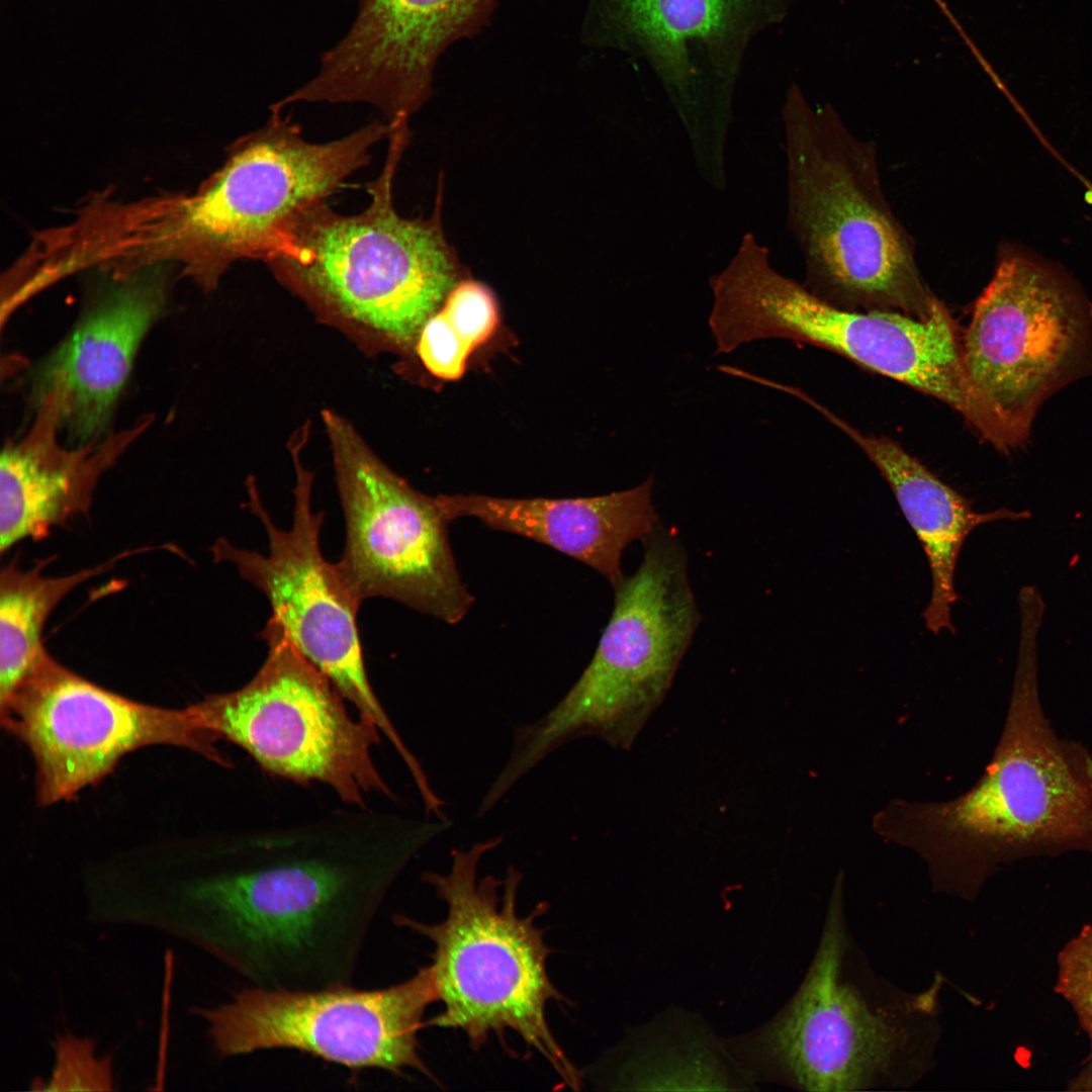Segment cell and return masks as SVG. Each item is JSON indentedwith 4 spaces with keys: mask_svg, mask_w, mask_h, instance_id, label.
Masks as SVG:
<instances>
[{
    "mask_svg": "<svg viewBox=\"0 0 1092 1092\" xmlns=\"http://www.w3.org/2000/svg\"><path fill=\"white\" fill-rule=\"evenodd\" d=\"M160 267L113 277V286L29 373V398L35 410L52 407L59 431L74 446L107 436L136 351L166 304L167 283Z\"/></svg>",
    "mask_w": 1092,
    "mask_h": 1092,
    "instance_id": "ac0fdd59",
    "label": "cell"
},
{
    "mask_svg": "<svg viewBox=\"0 0 1092 1092\" xmlns=\"http://www.w3.org/2000/svg\"><path fill=\"white\" fill-rule=\"evenodd\" d=\"M804 401L846 434L888 482L929 564L932 589L929 603L922 613L925 627L934 634L943 630L953 632L950 614L959 599L954 583L956 569L967 537L982 524L1002 519H1028L1030 514L1008 509L978 513L969 499L943 482L897 442L861 433L808 395Z\"/></svg>",
    "mask_w": 1092,
    "mask_h": 1092,
    "instance_id": "44dd1931",
    "label": "cell"
},
{
    "mask_svg": "<svg viewBox=\"0 0 1092 1092\" xmlns=\"http://www.w3.org/2000/svg\"><path fill=\"white\" fill-rule=\"evenodd\" d=\"M140 549L125 551L91 568L62 576L42 574L40 560L29 569L12 561L0 573V705L4 704L48 652L42 631L52 612L74 588L110 570Z\"/></svg>",
    "mask_w": 1092,
    "mask_h": 1092,
    "instance_id": "603a6c76",
    "label": "cell"
},
{
    "mask_svg": "<svg viewBox=\"0 0 1092 1092\" xmlns=\"http://www.w3.org/2000/svg\"><path fill=\"white\" fill-rule=\"evenodd\" d=\"M270 111L195 191L130 203L125 233L138 263L178 265L212 290L236 262L264 261L294 215L367 166L371 149L388 134L387 122L375 120L344 138L310 143L289 116Z\"/></svg>",
    "mask_w": 1092,
    "mask_h": 1092,
    "instance_id": "3957f363",
    "label": "cell"
},
{
    "mask_svg": "<svg viewBox=\"0 0 1092 1092\" xmlns=\"http://www.w3.org/2000/svg\"><path fill=\"white\" fill-rule=\"evenodd\" d=\"M601 40L645 59L677 114L697 169L727 180L726 149L744 52L788 0H595Z\"/></svg>",
    "mask_w": 1092,
    "mask_h": 1092,
    "instance_id": "4fadbf2b",
    "label": "cell"
},
{
    "mask_svg": "<svg viewBox=\"0 0 1092 1092\" xmlns=\"http://www.w3.org/2000/svg\"><path fill=\"white\" fill-rule=\"evenodd\" d=\"M781 115L788 228L805 261V285L841 307L928 318L938 298L885 197L876 146L853 135L831 106L811 105L797 85Z\"/></svg>",
    "mask_w": 1092,
    "mask_h": 1092,
    "instance_id": "5b68a950",
    "label": "cell"
},
{
    "mask_svg": "<svg viewBox=\"0 0 1092 1092\" xmlns=\"http://www.w3.org/2000/svg\"><path fill=\"white\" fill-rule=\"evenodd\" d=\"M872 828L918 853L937 883L971 890L1000 864L1092 853V754L1055 732L1027 647L1000 739L978 782L948 801L891 800L874 814Z\"/></svg>",
    "mask_w": 1092,
    "mask_h": 1092,
    "instance_id": "7a4b0ae2",
    "label": "cell"
},
{
    "mask_svg": "<svg viewBox=\"0 0 1092 1092\" xmlns=\"http://www.w3.org/2000/svg\"><path fill=\"white\" fill-rule=\"evenodd\" d=\"M56 1065L48 1086L49 1091H108L112 1090L111 1061L94 1056L91 1039L71 1034L56 1040Z\"/></svg>",
    "mask_w": 1092,
    "mask_h": 1092,
    "instance_id": "484cf974",
    "label": "cell"
},
{
    "mask_svg": "<svg viewBox=\"0 0 1092 1092\" xmlns=\"http://www.w3.org/2000/svg\"><path fill=\"white\" fill-rule=\"evenodd\" d=\"M1068 1090L1092 1091V1059H1090L1089 1064L1083 1068L1076 1077L1070 1080Z\"/></svg>",
    "mask_w": 1092,
    "mask_h": 1092,
    "instance_id": "4316f807",
    "label": "cell"
},
{
    "mask_svg": "<svg viewBox=\"0 0 1092 1092\" xmlns=\"http://www.w3.org/2000/svg\"><path fill=\"white\" fill-rule=\"evenodd\" d=\"M503 842L493 837L469 849L453 850L450 871L425 872L429 884L447 906L444 920L425 923L398 914L399 927L430 939L431 965L438 1001L443 1010L426 1025L459 1029L479 1050L491 1034L504 1040L507 1031L541 1055L572 1089L581 1076L556 1040L546 1017L551 1001H566L549 978L546 963L551 949L536 918L546 905L529 915L518 912L522 875L515 867L504 880L492 875L478 879L481 857Z\"/></svg>",
    "mask_w": 1092,
    "mask_h": 1092,
    "instance_id": "8992f818",
    "label": "cell"
},
{
    "mask_svg": "<svg viewBox=\"0 0 1092 1092\" xmlns=\"http://www.w3.org/2000/svg\"><path fill=\"white\" fill-rule=\"evenodd\" d=\"M617 1084L635 1090H738L753 1079L715 1036L689 1015L669 1014L641 1028Z\"/></svg>",
    "mask_w": 1092,
    "mask_h": 1092,
    "instance_id": "7402d4cb",
    "label": "cell"
},
{
    "mask_svg": "<svg viewBox=\"0 0 1092 1092\" xmlns=\"http://www.w3.org/2000/svg\"><path fill=\"white\" fill-rule=\"evenodd\" d=\"M438 1001L432 967L384 988L351 984L316 989L251 986L195 1012L222 1058L292 1050L352 1071L415 1070L437 1082L418 1038L427 1008Z\"/></svg>",
    "mask_w": 1092,
    "mask_h": 1092,
    "instance_id": "7c38bea8",
    "label": "cell"
},
{
    "mask_svg": "<svg viewBox=\"0 0 1092 1092\" xmlns=\"http://www.w3.org/2000/svg\"><path fill=\"white\" fill-rule=\"evenodd\" d=\"M842 948L832 908L815 961L793 1000L761 1027L727 1039L754 1081L810 1091L858 1090L888 1067L901 1035L841 982Z\"/></svg>",
    "mask_w": 1092,
    "mask_h": 1092,
    "instance_id": "2e32d148",
    "label": "cell"
},
{
    "mask_svg": "<svg viewBox=\"0 0 1092 1092\" xmlns=\"http://www.w3.org/2000/svg\"><path fill=\"white\" fill-rule=\"evenodd\" d=\"M450 821L366 807L251 827L193 895L211 947L251 986L351 984L372 923L410 860Z\"/></svg>",
    "mask_w": 1092,
    "mask_h": 1092,
    "instance_id": "6da1fadb",
    "label": "cell"
},
{
    "mask_svg": "<svg viewBox=\"0 0 1092 1092\" xmlns=\"http://www.w3.org/2000/svg\"><path fill=\"white\" fill-rule=\"evenodd\" d=\"M643 541L639 568L614 587L613 612L588 665L549 712L515 729L502 769L508 782L580 737L628 749L662 702L701 616L678 536L658 526Z\"/></svg>",
    "mask_w": 1092,
    "mask_h": 1092,
    "instance_id": "ba28073f",
    "label": "cell"
},
{
    "mask_svg": "<svg viewBox=\"0 0 1092 1092\" xmlns=\"http://www.w3.org/2000/svg\"><path fill=\"white\" fill-rule=\"evenodd\" d=\"M0 712L2 726L34 759L41 805L71 800L101 782L124 755L149 745L180 746L228 764L188 707L133 701L77 674L48 652Z\"/></svg>",
    "mask_w": 1092,
    "mask_h": 1092,
    "instance_id": "9a60e30c",
    "label": "cell"
},
{
    "mask_svg": "<svg viewBox=\"0 0 1092 1092\" xmlns=\"http://www.w3.org/2000/svg\"><path fill=\"white\" fill-rule=\"evenodd\" d=\"M298 432L290 453L296 482L292 525L276 526L261 503L252 478L247 483L249 507L268 538L267 555L239 548L224 538L211 548L214 560L236 566L243 578L267 598L271 618L285 630L296 648L336 686L356 713L373 722L402 759L412 751L378 700L367 675L357 626L361 606L342 580L335 563L321 551L320 532L324 513L313 512V474L300 460L302 439Z\"/></svg>",
    "mask_w": 1092,
    "mask_h": 1092,
    "instance_id": "5bb4252c",
    "label": "cell"
},
{
    "mask_svg": "<svg viewBox=\"0 0 1092 1092\" xmlns=\"http://www.w3.org/2000/svg\"><path fill=\"white\" fill-rule=\"evenodd\" d=\"M497 322L498 306L492 290L465 275L423 326L416 353L431 374L456 380L462 376L470 354L491 337Z\"/></svg>",
    "mask_w": 1092,
    "mask_h": 1092,
    "instance_id": "cb8c5ba5",
    "label": "cell"
},
{
    "mask_svg": "<svg viewBox=\"0 0 1092 1092\" xmlns=\"http://www.w3.org/2000/svg\"><path fill=\"white\" fill-rule=\"evenodd\" d=\"M1055 985L1074 1010L1087 1034L1092 1059V925H1085L1061 949L1057 960Z\"/></svg>",
    "mask_w": 1092,
    "mask_h": 1092,
    "instance_id": "d4e9b609",
    "label": "cell"
},
{
    "mask_svg": "<svg viewBox=\"0 0 1092 1092\" xmlns=\"http://www.w3.org/2000/svg\"><path fill=\"white\" fill-rule=\"evenodd\" d=\"M654 478L605 495L574 498H505L437 495L446 520L475 518L486 526L545 544L594 568L615 587L625 577L624 549L658 527Z\"/></svg>",
    "mask_w": 1092,
    "mask_h": 1092,
    "instance_id": "ffe728a7",
    "label": "cell"
},
{
    "mask_svg": "<svg viewBox=\"0 0 1092 1092\" xmlns=\"http://www.w3.org/2000/svg\"><path fill=\"white\" fill-rule=\"evenodd\" d=\"M259 636L267 656L247 684L188 706L210 742L240 747L276 778L326 786L346 806L366 807L372 793L397 801L372 756L383 736L378 727L349 712L277 621L270 618Z\"/></svg>",
    "mask_w": 1092,
    "mask_h": 1092,
    "instance_id": "9c48e42d",
    "label": "cell"
},
{
    "mask_svg": "<svg viewBox=\"0 0 1092 1092\" xmlns=\"http://www.w3.org/2000/svg\"><path fill=\"white\" fill-rule=\"evenodd\" d=\"M322 416L346 525L335 565L351 595L360 604L381 597L448 624L461 621L474 598L457 570L437 497L386 466L343 417Z\"/></svg>",
    "mask_w": 1092,
    "mask_h": 1092,
    "instance_id": "8fae6325",
    "label": "cell"
},
{
    "mask_svg": "<svg viewBox=\"0 0 1092 1092\" xmlns=\"http://www.w3.org/2000/svg\"><path fill=\"white\" fill-rule=\"evenodd\" d=\"M387 124V153L367 185V207L349 215L326 200L304 207L264 262L317 310L408 348L465 270L442 224V177L430 217L395 209L394 177L411 130L406 118Z\"/></svg>",
    "mask_w": 1092,
    "mask_h": 1092,
    "instance_id": "277c9868",
    "label": "cell"
},
{
    "mask_svg": "<svg viewBox=\"0 0 1092 1092\" xmlns=\"http://www.w3.org/2000/svg\"><path fill=\"white\" fill-rule=\"evenodd\" d=\"M1092 309L1068 280L1012 247L999 250L994 274L962 332L969 375L989 414L993 443L1024 445L1040 404L1084 372Z\"/></svg>",
    "mask_w": 1092,
    "mask_h": 1092,
    "instance_id": "30bf717a",
    "label": "cell"
},
{
    "mask_svg": "<svg viewBox=\"0 0 1092 1092\" xmlns=\"http://www.w3.org/2000/svg\"><path fill=\"white\" fill-rule=\"evenodd\" d=\"M495 1L359 0L350 30L323 55L318 73L293 99L365 102L386 122L410 118L430 97L441 54L475 32Z\"/></svg>",
    "mask_w": 1092,
    "mask_h": 1092,
    "instance_id": "e0dca14e",
    "label": "cell"
},
{
    "mask_svg": "<svg viewBox=\"0 0 1092 1092\" xmlns=\"http://www.w3.org/2000/svg\"><path fill=\"white\" fill-rule=\"evenodd\" d=\"M151 423L145 417L99 442L66 447L59 442L54 410L36 408L26 435L8 442L1 454V553L25 539L41 540L53 528L87 514L101 475Z\"/></svg>",
    "mask_w": 1092,
    "mask_h": 1092,
    "instance_id": "d6986e66",
    "label": "cell"
},
{
    "mask_svg": "<svg viewBox=\"0 0 1092 1092\" xmlns=\"http://www.w3.org/2000/svg\"><path fill=\"white\" fill-rule=\"evenodd\" d=\"M709 284L716 353L772 338L811 344L940 400L991 440L989 414L965 365L962 332L939 299L925 320L841 307L777 271L752 233L742 236Z\"/></svg>",
    "mask_w": 1092,
    "mask_h": 1092,
    "instance_id": "52a82bcc",
    "label": "cell"
}]
</instances>
